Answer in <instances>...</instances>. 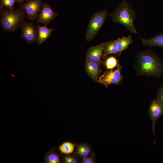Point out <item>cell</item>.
I'll return each instance as SVG.
<instances>
[{
    "label": "cell",
    "mask_w": 163,
    "mask_h": 163,
    "mask_svg": "<svg viewBox=\"0 0 163 163\" xmlns=\"http://www.w3.org/2000/svg\"><path fill=\"white\" fill-rule=\"evenodd\" d=\"M134 68L138 75L152 76L158 78L163 72L161 60L150 49L138 53Z\"/></svg>",
    "instance_id": "cell-1"
},
{
    "label": "cell",
    "mask_w": 163,
    "mask_h": 163,
    "mask_svg": "<svg viewBox=\"0 0 163 163\" xmlns=\"http://www.w3.org/2000/svg\"><path fill=\"white\" fill-rule=\"evenodd\" d=\"M110 16L113 22L124 25L131 33H137L134 25L135 11L126 1L119 4Z\"/></svg>",
    "instance_id": "cell-2"
},
{
    "label": "cell",
    "mask_w": 163,
    "mask_h": 163,
    "mask_svg": "<svg viewBox=\"0 0 163 163\" xmlns=\"http://www.w3.org/2000/svg\"><path fill=\"white\" fill-rule=\"evenodd\" d=\"M26 13L24 10L17 9L11 12L5 8L0 10V24L5 30L12 32L17 30L24 21Z\"/></svg>",
    "instance_id": "cell-3"
},
{
    "label": "cell",
    "mask_w": 163,
    "mask_h": 163,
    "mask_svg": "<svg viewBox=\"0 0 163 163\" xmlns=\"http://www.w3.org/2000/svg\"><path fill=\"white\" fill-rule=\"evenodd\" d=\"M110 14L106 10H104L97 12L91 15L85 35L86 41H90L95 37L104 23L107 17L110 16Z\"/></svg>",
    "instance_id": "cell-4"
},
{
    "label": "cell",
    "mask_w": 163,
    "mask_h": 163,
    "mask_svg": "<svg viewBox=\"0 0 163 163\" xmlns=\"http://www.w3.org/2000/svg\"><path fill=\"white\" fill-rule=\"evenodd\" d=\"M122 68L121 66L118 64L115 70L111 69L106 71L99 77L97 82L103 85L106 88L111 84H120L123 77L121 73Z\"/></svg>",
    "instance_id": "cell-5"
},
{
    "label": "cell",
    "mask_w": 163,
    "mask_h": 163,
    "mask_svg": "<svg viewBox=\"0 0 163 163\" xmlns=\"http://www.w3.org/2000/svg\"><path fill=\"white\" fill-rule=\"evenodd\" d=\"M21 32V37L28 44L37 41L38 32L37 27L33 22L23 21L19 26Z\"/></svg>",
    "instance_id": "cell-6"
},
{
    "label": "cell",
    "mask_w": 163,
    "mask_h": 163,
    "mask_svg": "<svg viewBox=\"0 0 163 163\" xmlns=\"http://www.w3.org/2000/svg\"><path fill=\"white\" fill-rule=\"evenodd\" d=\"M42 1L28 0L20 5V8L25 11L26 18L32 21L37 19V15L40 12L42 7Z\"/></svg>",
    "instance_id": "cell-7"
},
{
    "label": "cell",
    "mask_w": 163,
    "mask_h": 163,
    "mask_svg": "<svg viewBox=\"0 0 163 163\" xmlns=\"http://www.w3.org/2000/svg\"><path fill=\"white\" fill-rule=\"evenodd\" d=\"M57 15V14L53 11L48 2H42L41 11L37 16V24L41 23L46 26L55 18Z\"/></svg>",
    "instance_id": "cell-8"
},
{
    "label": "cell",
    "mask_w": 163,
    "mask_h": 163,
    "mask_svg": "<svg viewBox=\"0 0 163 163\" xmlns=\"http://www.w3.org/2000/svg\"><path fill=\"white\" fill-rule=\"evenodd\" d=\"M148 113L151 120L153 134L155 139V124L158 119L163 115V105L156 99L153 100L150 104Z\"/></svg>",
    "instance_id": "cell-9"
},
{
    "label": "cell",
    "mask_w": 163,
    "mask_h": 163,
    "mask_svg": "<svg viewBox=\"0 0 163 163\" xmlns=\"http://www.w3.org/2000/svg\"><path fill=\"white\" fill-rule=\"evenodd\" d=\"M103 51V43L90 47L86 53V59L101 64L102 63L101 57Z\"/></svg>",
    "instance_id": "cell-10"
},
{
    "label": "cell",
    "mask_w": 163,
    "mask_h": 163,
    "mask_svg": "<svg viewBox=\"0 0 163 163\" xmlns=\"http://www.w3.org/2000/svg\"><path fill=\"white\" fill-rule=\"evenodd\" d=\"M98 63L86 59L85 69L88 75L95 81H98V76L101 72Z\"/></svg>",
    "instance_id": "cell-11"
},
{
    "label": "cell",
    "mask_w": 163,
    "mask_h": 163,
    "mask_svg": "<svg viewBox=\"0 0 163 163\" xmlns=\"http://www.w3.org/2000/svg\"><path fill=\"white\" fill-rule=\"evenodd\" d=\"M75 145L73 153L81 160L93 150L91 146L86 143L81 142Z\"/></svg>",
    "instance_id": "cell-12"
},
{
    "label": "cell",
    "mask_w": 163,
    "mask_h": 163,
    "mask_svg": "<svg viewBox=\"0 0 163 163\" xmlns=\"http://www.w3.org/2000/svg\"><path fill=\"white\" fill-rule=\"evenodd\" d=\"M37 28L38 37L37 42L38 45H41L50 36L54 29L48 28L45 25L41 26L39 24H37Z\"/></svg>",
    "instance_id": "cell-13"
},
{
    "label": "cell",
    "mask_w": 163,
    "mask_h": 163,
    "mask_svg": "<svg viewBox=\"0 0 163 163\" xmlns=\"http://www.w3.org/2000/svg\"><path fill=\"white\" fill-rule=\"evenodd\" d=\"M111 54H116L120 56L116 40L103 43L102 58H105L107 56Z\"/></svg>",
    "instance_id": "cell-14"
},
{
    "label": "cell",
    "mask_w": 163,
    "mask_h": 163,
    "mask_svg": "<svg viewBox=\"0 0 163 163\" xmlns=\"http://www.w3.org/2000/svg\"><path fill=\"white\" fill-rule=\"evenodd\" d=\"M141 40L143 45L163 48V33L159 34L149 39H142Z\"/></svg>",
    "instance_id": "cell-15"
},
{
    "label": "cell",
    "mask_w": 163,
    "mask_h": 163,
    "mask_svg": "<svg viewBox=\"0 0 163 163\" xmlns=\"http://www.w3.org/2000/svg\"><path fill=\"white\" fill-rule=\"evenodd\" d=\"M116 41L120 56L122 52L126 50L129 46L133 42L131 35H129L127 37H119L116 40Z\"/></svg>",
    "instance_id": "cell-16"
},
{
    "label": "cell",
    "mask_w": 163,
    "mask_h": 163,
    "mask_svg": "<svg viewBox=\"0 0 163 163\" xmlns=\"http://www.w3.org/2000/svg\"><path fill=\"white\" fill-rule=\"evenodd\" d=\"M62 154L57 152L54 149L50 150L45 156V162L48 163H60L62 162Z\"/></svg>",
    "instance_id": "cell-17"
},
{
    "label": "cell",
    "mask_w": 163,
    "mask_h": 163,
    "mask_svg": "<svg viewBox=\"0 0 163 163\" xmlns=\"http://www.w3.org/2000/svg\"><path fill=\"white\" fill-rule=\"evenodd\" d=\"M75 145L70 142L62 143L58 147L60 153L63 154H69L73 152Z\"/></svg>",
    "instance_id": "cell-18"
},
{
    "label": "cell",
    "mask_w": 163,
    "mask_h": 163,
    "mask_svg": "<svg viewBox=\"0 0 163 163\" xmlns=\"http://www.w3.org/2000/svg\"><path fill=\"white\" fill-rule=\"evenodd\" d=\"M62 162L65 163H80L81 161L73 152L67 155L62 154Z\"/></svg>",
    "instance_id": "cell-19"
},
{
    "label": "cell",
    "mask_w": 163,
    "mask_h": 163,
    "mask_svg": "<svg viewBox=\"0 0 163 163\" xmlns=\"http://www.w3.org/2000/svg\"><path fill=\"white\" fill-rule=\"evenodd\" d=\"M16 2V0H0V10L5 7L9 11H13L15 10L14 5Z\"/></svg>",
    "instance_id": "cell-20"
},
{
    "label": "cell",
    "mask_w": 163,
    "mask_h": 163,
    "mask_svg": "<svg viewBox=\"0 0 163 163\" xmlns=\"http://www.w3.org/2000/svg\"><path fill=\"white\" fill-rule=\"evenodd\" d=\"M105 66L107 70L113 69L117 66L118 61L113 56L108 57L104 62Z\"/></svg>",
    "instance_id": "cell-21"
},
{
    "label": "cell",
    "mask_w": 163,
    "mask_h": 163,
    "mask_svg": "<svg viewBox=\"0 0 163 163\" xmlns=\"http://www.w3.org/2000/svg\"><path fill=\"white\" fill-rule=\"evenodd\" d=\"M96 162L95 154L93 150L85 157L82 158L80 163H94Z\"/></svg>",
    "instance_id": "cell-22"
},
{
    "label": "cell",
    "mask_w": 163,
    "mask_h": 163,
    "mask_svg": "<svg viewBox=\"0 0 163 163\" xmlns=\"http://www.w3.org/2000/svg\"><path fill=\"white\" fill-rule=\"evenodd\" d=\"M157 100L163 105V86H161L158 91L156 98Z\"/></svg>",
    "instance_id": "cell-23"
},
{
    "label": "cell",
    "mask_w": 163,
    "mask_h": 163,
    "mask_svg": "<svg viewBox=\"0 0 163 163\" xmlns=\"http://www.w3.org/2000/svg\"><path fill=\"white\" fill-rule=\"evenodd\" d=\"M28 0H16L17 5L18 6L21 5L24 2Z\"/></svg>",
    "instance_id": "cell-24"
},
{
    "label": "cell",
    "mask_w": 163,
    "mask_h": 163,
    "mask_svg": "<svg viewBox=\"0 0 163 163\" xmlns=\"http://www.w3.org/2000/svg\"><path fill=\"white\" fill-rule=\"evenodd\" d=\"M123 1H126V0H123Z\"/></svg>",
    "instance_id": "cell-25"
}]
</instances>
